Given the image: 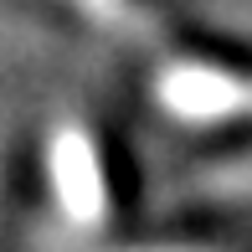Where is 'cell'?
I'll return each instance as SVG.
<instances>
[{
  "instance_id": "1",
  "label": "cell",
  "mask_w": 252,
  "mask_h": 252,
  "mask_svg": "<svg viewBox=\"0 0 252 252\" xmlns=\"http://www.w3.org/2000/svg\"><path fill=\"white\" fill-rule=\"evenodd\" d=\"M47 180L57 190V206L62 216L77 226V232H98L103 216H108V186H103V159L98 144L83 124L62 119L47 134Z\"/></svg>"
},
{
  "instance_id": "2",
  "label": "cell",
  "mask_w": 252,
  "mask_h": 252,
  "mask_svg": "<svg viewBox=\"0 0 252 252\" xmlns=\"http://www.w3.org/2000/svg\"><path fill=\"white\" fill-rule=\"evenodd\" d=\"M155 93L165 103V113L186 124H232L252 119V77L226 72V67H206V62H170L159 67Z\"/></svg>"
},
{
  "instance_id": "3",
  "label": "cell",
  "mask_w": 252,
  "mask_h": 252,
  "mask_svg": "<svg viewBox=\"0 0 252 252\" xmlns=\"http://www.w3.org/2000/svg\"><path fill=\"white\" fill-rule=\"evenodd\" d=\"M67 10H77L83 21H93L98 31H113L124 41H139V47H155L159 41V21L139 0H62Z\"/></svg>"
}]
</instances>
